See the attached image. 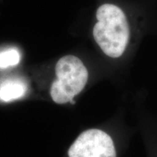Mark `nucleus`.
<instances>
[{
    "mask_svg": "<svg viewBox=\"0 0 157 157\" xmlns=\"http://www.w3.org/2000/svg\"><path fill=\"white\" fill-rule=\"evenodd\" d=\"M93 38L102 52L113 59L124 54L130 39V24L125 11L113 3H104L96 10Z\"/></svg>",
    "mask_w": 157,
    "mask_h": 157,
    "instance_id": "obj_1",
    "label": "nucleus"
},
{
    "mask_svg": "<svg viewBox=\"0 0 157 157\" xmlns=\"http://www.w3.org/2000/svg\"><path fill=\"white\" fill-rule=\"evenodd\" d=\"M56 79L50 87V96L57 104L73 101L85 87L88 81V71L80 58L67 55L57 62Z\"/></svg>",
    "mask_w": 157,
    "mask_h": 157,
    "instance_id": "obj_2",
    "label": "nucleus"
},
{
    "mask_svg": "<svg viewBox=\"0 0 157 157\" xmlns=\"http://www.w3.org/2000/svg\"><path fill=\"white\" fill-rule=\"evenodd\" d=\"M68 157H117L112 137L100 129L82 132L68 150Z\"/></svg>",
    "mask_w": 157,
    "mask_h": 157,
    "instance_id": "obj_3",
    "label": "nucleus"
},
{
    "mask_svg": "<svg viewBox=\"0 0 157 157\" xmlns=\"http://www.w3.org/2000/svg\"><path fill=\"white\" fill-rule=\"evenodd\" d=\"M27 87L24 82L17 79L6 80L0 84V101L9 102L23 97Z\"/></svg>",
    "mask_w": 157,
    "mask_h": 157,
    "instance_id": "obj_4",
    "label": "nucleus"
},
{
    "mask_svg": "<svg viewBox=\"0 0 157 157\" xmlns=\"http://www.w3.org/2000/svg\"><path fill=\"white\" fill-rule=\"evenodd\" d=\"M21 59L16 49H8L0 52V68H7L18 64Z\"/></svg>",
    "mask_w": 157,
    "mask_h": 157,
    "instance_id": "obj_5",
    "label": "nucleus"
}]
</instances>
